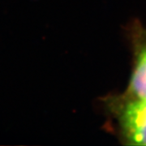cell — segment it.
<instances>
[{"instance_id":"6da1fadb","label":"cell","mask_w":146,"mask_h":146,"mask_svg":"<svg viewBox=\"0 0 146 146\" xmlns=\"http://www.w3.org/2000/svg\"><path fill=\"white\" fill-rule=\"evenodd\" d=\"M106 113L115 121L119 141L125 145H146V98L121 94L103 98Z\"/></svg>"},{"instance_id":"7a4b0ae2","label":"cell","mask_w":146,"mask_h":146,"mask_svg":"<svg viewBox=\"0 0 146 146\" xmlns=\"http://www.w3.org/2000/svg\"><path fill=\"white\" fill-rule=\"evenodd\" d=\"M132 54L131 72L125 91L127 95L146 98V27L135 19L125 29Z\"/></svg>"}]
</instances>
